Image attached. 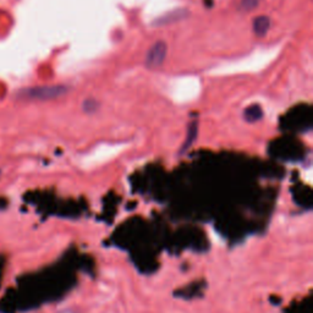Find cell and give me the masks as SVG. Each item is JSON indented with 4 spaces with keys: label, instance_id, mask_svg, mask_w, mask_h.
<instances>
[{
    "label": "cell",
    "instance_id": "cell-1",
    "mask_svg": "<svg viewBox=\"0 0 313 313\" xmlns=\"http://www.w3.org/2000/svg\"><path fill=\"white\" fill-rule=\"evenodd\" d=\"M65 86H44V87H35L24 92V95L32 99H52L59 95H63L66 92Z\"/></svg>",
    "mask_w": 313,
    "mask_h": 313
},
{
    "label": "cell",
    "instance_id": "cell-2",
    "mask_svg": "<svg viewBox=\"0 0 313 313\" xmlns=\"http://www.w3.org/2000/svg\"><path fill=\"white\" fill-rule=\"evenodd\" d=\"M166 50H168V47H166L165 42L160 41L154 43L146 55V66L151 67V69L160 66L166 56Z\"/></svg>",
    "mask_w": 313,
    "mask_h": 313
},
{
    "label": "cell",
    "instance_id": "cell-3",
    "mask_svg": "<svg viewBox=\"0 0 313 313\" xmlns=\"http://www.w3.org/2000/svg\"><path fill=\"white\" fill-rule=\"evenodd\" d=\"M270 27V19L268 16H257L253 20V32L255 35H257L258 37H263L267 35V32L269 31Z\"/></svg>",
    "mask_w": 313,
    "mask_h": 313
},
{
    "label": "cell",
    "instance_id": "cell-4",
    "mask_svg": "<svg viewBox=\"0 0 313 313\" xmlns=\"http://www.w3.org/2000/svg\"><path fill=\"white\" fill-rule=\"evenodd\" d=\"M244 117L249 123H255L259 119H262L263 117V112H262V108L258 106V104H253V106L249 107L244 113Z\"/></svg>",
    "mask_w": 313,
    "mask_h": 313
},
{
    "label": "cell",
    "instance_id": "cell-5",
    "mask_svg": "<svg viewBox=\"0 0 313 313\" xmlns=\"http://www.w3.org/2000/svg\"><path fill=\"white\" fill-rule=\"evenodd\" d=\"M197 128H198V124H197V121H192V123H191L190 125H188V128H187V138H186L185 145H184V147H182L181 152H185L186 149H187L191 145H192L193 141L196 140V137H197Z\"/></svg>",
    "mask_w": 313,
    "mask_h": 313
},
{
    "label": "cell",
    "instance_id": "cell-6",
    "mask_svg": "<svg viewBox=\"0 0 313 313\" xmlns=\"http://www.w3.org/2000/svg\"><path fill=\"white\" fill-rule=\"evenodd\" d=\"M259 2H261V0H241L240 8H241V10H244V11H251L257 7V5L259 4Z\"/></svg>",
    "mask_w": 313,
    "mask_h": 313
}]
</instances>
